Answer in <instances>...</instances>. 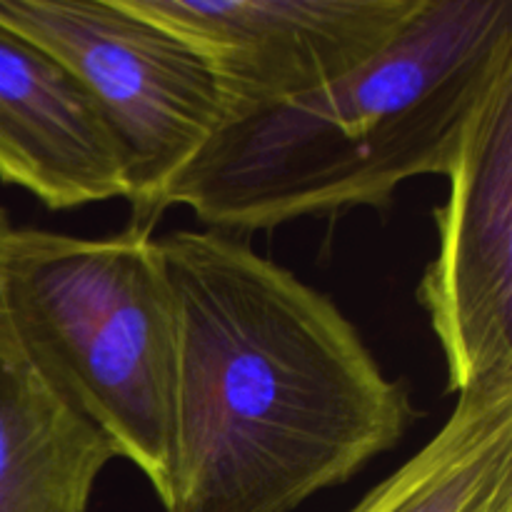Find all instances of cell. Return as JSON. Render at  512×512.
Instances as JSON below:
<instances>
[{
  "mask_svg": "<svg viewBox=\"0 0 512 512\" xmlns=\"http://www.w3.org/2000/svg\"><path fill=\"white\" fill-rule=\"evenodd\" d=\"M165 512H293L390 453L415 408L343 310L238 235L173 230Z\"/></svg>",
  "mask_w": 512,
  "mask_h": 512,
  "instance_id": "cell-1",
  "label": "cell"
},
{
  "mask_svg": "<svg viewBox=\"0 0 512 512\" xmlns=\"http://www.w3.org/2000/svg\"><path fill=\"white\" fill-rule=\"evenodd\" d=\"M512 75V0H423L398 38L348 78L220 123L168 185L240 235L355 208H388L405 183L443 175L500 80Z\"/></svg>",
  "mask_w": 512,
  "mask_h": 512,
  "instance_id": "cell-2",
  "label": "cell"
},
{
  "mask_svg": "<svg viewBox=\"0 0 512 512\" xmlns=\"http://www.w3.org/2000/svg\"><path fill=\"white\" fill-rule=\"evenodd\" d=\"M0 305L45 378L165 503L175 303L153 230L78 238L0 208Z\"/></svg>",
  "mask_w": 512,
  "mask_h": 512,
  "instance_id": "cell-3",
  "label": "cell"
},
{
  "mask_svg": "<svg viewBox=\"0 0 512 512\" xmlns=\"http://www.w3.org/2000/svg\"><path fill=\"white\" fill-rule=\"evenodd\" d=\"M0 23L88 90L123 150L130 225L153 230L168 185L225 120L205 60L125 0H0Z\"/></svg>",
  "mask_w": 512,
  "mask_h": 512,
  "instance_id": "cell-4",
  "label": "cell"
},
{
  "mask_svg": "<svg viewBox=\"0 0 512 512\" xmlns=\"http://www.w3.org/2000/svg\"><path fill=\"white\" fill-rule=\"evenodd\" d=\"M448 185L418 303L458 395L512 375V75L470 125Z\"/></svg>",
  "mask_w": 512,
  "mask_h": 512,
  "instance_id": "cell-5",
  "label": "cell"
},
{
  "mask_svg": "<svg viewBox=\"0 0 512 512\" xmlns=\"http://www.w3.org/2000/svg\"><path fill=\"white\" fill-rule=\"evenodd\" d=\"M188 43L213 73L225 118L348 78L378 58L423 0H125Z\"/></svg>",
  "mask_w": 512,
  "mask_h": 512,
  "instance_id": "cell-6",
  "label": "cell"
},
{
  "mask_svg": "<svg viewBox=\"0 0 512 512\" xmlns=\"http://www.w3.org/2000/svg\"><path fill=\"white\" fill-rule=\"evenodd\" d=\"M0 183L50 210L128 200L123 150L80 80L0 23Z\"/></svg>",
  "mask_w": 512,
  "mask_h": 512,
  "instance_id": "cell-7",
  "label": "cell"
},
{
  "mask_svg": "<svg viewBox=\"0 0 512 512\" xmlns=\"http://www.w3.org/2000/svg\"><path fill=\"white\" fill-rule=\"evenodd\" d=\"M120 460L15 338L0 305V512H88Z\"/></svg>",
  "mask_w": 512,
  "mask_h": 512,
  "instance_id": "cell-8",
  "label": "cell"
},
{
  "mask_svg": "<svg viewBox=\"0 0 512 512\" xmlns=\"http://www.w3.org/2000/svg\"><path fill=\"white\" fill-rule=\"evenodd\" d=\"M455 398L443 428L350 512H512V375Z\"/></svg>",
  "mask_w": 512,
  "mask_h": 512,
  "instance_id": "cell-9",
  "label": "cell"
}]
</instances>
